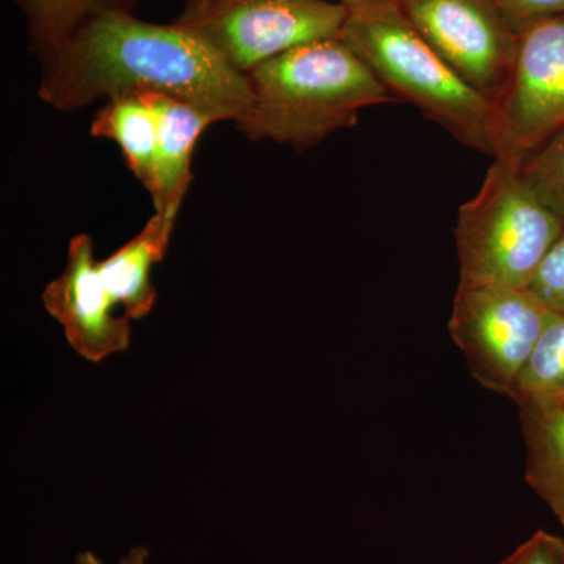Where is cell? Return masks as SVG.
<instances>
[{
    "mask_svg": "<svg viewBox=\"0 0 564 564\" xmlns=\"http://www.w3.org/2000/svg\"><path fill=\"white\" fill-rule=\"evenodd\" d=\"M43 61L40 95L58 109L132 91L162 93L237 124L252 109L247 74L180 20L152 24L129 10L101 11Z\"/></svg>",
    "mask_w": 564,
    "mask_h": 564,
    "instance_id": "cell-1",
    "label": "cell"
},
{
    "mask_svg": "<svg viewBox=\"0 0 564 564\" xmlns=\"http://www.w3.org/2000/svg\"><path fill=\"white\" fill-rule=\"evenodd\" d=\"M252 109L239 129L299 150L350 128L367 107L391 93L340 39L315 41L278 55L247 74Z\"/></svg>",
    "mask_w": 564,
    "mask_h": 564,
    "instance_id": "cell-2",
    "label": "cell"
},
{
    "mask_svg": "<svg viewBox=\"0 0 564 564\" xmlns=\"http://www.w3.org/2000/svg\"><path fill=\"white\" fill-rule=\"evenodd\" d=\"M339 39L388 88L470 150L492 155V106L455 73L404 13L400 0L345 2Z\"/></svg>",
    "mask_w": 564,
    "mask_h": 564,
    "instance_id": "cell-3",
    "label": "cell"
},
{
    "mask_svg": "<svg viewBox=\"0 0 564 564\" xmlns=\"http://www.w3.org/2000/svg\"><path fill=\"white\" fill-rule=\"evenodd\" d=\"M563 236V223L530 191L521 166L494 159L480 191L459 207V284L529 289Z\"/></svg>",
    "mask_w": 564,
    "mask_h": 564,
    "instance_id": "cell-4",
    "label": "cell"
},
{
    "mask_svg": "<svg viewBox=\"0 0 564 564\" xmlns=\"http://www.w3.org/2000/svg\"><path fill=\"white\" fill-rule=\"evenodd\" d=\"M552 315L529 289L458 284L448 333L475 380L510 397Z\"/></svg>",
    "mask_w": 564,
    "mask_h": 564,
    "instance_id": "cell-5",
    "label": "cell"
},
{
    "mask_svg": "<svg viewBox=\"0 0 564 564\" xmlns=\"http://www.w3.org/2000/svg\"><path fill=\"white\" fill-rule=\"evenodd\" d=\"M564 126V17L521 31L507 87L492 106L494 159L521 166Z\"/></svg>",
    "mask_w": 564,
    "mask_h": 564,
    "instance_id": "cell-6",
    "label": "cell"
},
{
    "mask_svg": "<svg viewBox=\"0 0 564 564\" xmlns=\"http://www.w3.org/2000/svg\"><path fill=\"white\" fill-rule=\"evenodd\" d=\"M345 18L347 7L337 0H218L203 17L182 22L248 74L303 44L339 39Z\"/></svg>",
    "mask_w": 564,
    "mask_h": 564,
    "instance_id": "cell-7",
    "label": "cell"
},
{
    "mask_svg": "<svg viewBox=\"0 0 564 564\" xmlns=\"http://www.w3.org/2000/svg\"><path fill=\"white\" fill-rule=\"evenodd\" d=\"M423 39L494 106L502 96L521 29L496 0H400Z\"/></svg>",
    "mask_w": 564,
    "mask_h": 564,
    "instance_id": "cell-8",
    "label": "cell"
},
{
    "mask_svg": "<svg viewBox=\"0 0 564 564\" xmlns=\"http://www.w3.org/2000/svg\"><path fill=\"white\" fill-rule=\"evenodd\" d=\"M43 303L73 350L87 361L101 362L131 345V321L117 315L102 293L88 234L70 240L65 270L44 289Z\"/></svg>",
    "mask_w": 564,
    "mask_h": 564,
    "instance_id": "cell-9",
    "label": "cell"
},
{
    "mask_svg": "<svg viewBox=\"0 0 564 564\" xmlns=\"http://www.w3.org/2000/svg\"><path fill=\"white\" fill-rule=\"evenodd\" d=\"M139 93L158 122V154L150 188L155 212L176 217L191 185V163L196 141L204 129L217 122L191 104L158 91Z\"/></svg>",
    "mask_w": 564,
    "mask_h": 564,
    "instance_id": "cell-10",
    "label": "cell"
},
{
    "mask_svg": "<svg viewBox=\"0 0 564 564\" xmlns=\"http://www.w3.org/2000/svg\"><path fill=\"white\" fill-rule=\"evenodd\" d=\"M176 217L155 212L135 237L98 262L102 293L115 311L121 307L129 321L147 317L158 300L151 282L152 267L165 258Z\"/></svg>",
    "mask_w": 564,
    "mask_h": 564,
    "instance_id": "cell-11",
    "label": "cell"
},
{
    "mask_svg": "<svg viewBox=\"0 0 564 564\" xmlns=\"http://www.w3.org/2000/svg\"><path fill=\"white\" fill-rule=\"evenodd\" d=\"M525 481L564 529V410H519Z\"/></svg>",
    "mask_w": 564,
    "mask_h": 564,
    "instance_id": "cell-12",
    "label": "cell"
},
{
    "mask_svg": "<svg viewBox=\"0 0 564 564\" xmlns=\"http://www.w3.org/2000/svg\"><path fill=\"white\" fill-rule=\"evenodd\" d=\"M91 135L110 139L121 148L129 170L150 191L158 154V122L139 93L113 96L96 113Z\"/></svg>",
    "mask_w": 564,
    "mask_h": 564,
    "instance_id": "cell-13",
    "label": "cell"
},
{
    "mask_svg": "<svg viewBox=\"0 0 564 564\" xmlns=\"http://www.w3.org/2000/svg\"><path fill=\"white\" fill-rule=\"evenodd\" d=\"M508 399L519 410H564V317L552 315Z\"/></svg>",
    "mask_w": 564,
    "mask_h": 564,
    "instance_id": "cell-14",
    "label": "cell"
},
{
    "mask_svg": "<svg viewBox=\"0 0 564 564\" xmlns=\"http://www.w3.org/2000/svg\"><path fill=\"white\" fill-rule=\"evenodd\" d=\"M41 57L57 51L82 25L106 10H129L132 0H18Z\"/></svg>",
    "mask_w": 564,
    "mask_h": 564,
    "instance_id": "cell-15",
    "label": "cell"
},
{
    "mask_svg": "<svg viewBox=\"0 0 564 564\" xmlns=\"http://www.w3.org/2000/svg\"><path fill=\"white\" fill-rule=\"evenodd\" d=\"M521 176L564 226V126L525 159Z\"/></svg>",
    "mask_w": 564,
    "mask_h": 564,
    "instance_id": "cell-16",
    "label": "cell"
},
{
    "mask_svg": "<svg viewBox=\"0 0 564 564\" xmlns=\"http://www.w3.org/2000/svg\"><path fill=\"white\" fill-rule=\"evenodd\" d=\"M529 291L549 313L564 317V236L545 256Z\"/></svg>",
    "mask_w": 564,
    "mask_h": 564,
    "instance_id": "cell-17",
    "label": "cell"
},
{
    "mask_svg": "<svg viewBox=\"0 0 564 564\" xmlns=\"http://www.w3.org/2000/svg\"><path fill=\"white\" fill-rule=\"evenodd\" d=\"M500 564H564V540L538 530Z\"/></svg>",
    "mask_w": 564,
    "mask_h": 564,
    "instance_id": "cell-18",
    "label": "cell"
},
{
    "mask_svg": "<svg viewBox=\"0 0 564 564\" xmlns=\"http://www.w3.org/2000/svg\"><path fill=\"white\" fill-rule=\"evenodd\" d=\"M519 29L545 18L564 17V0H496Z\"/></svg>",
    "mask_w": 564,
    "mask_h": 564,
    "instance_id": "cell-19",
    "label": "cell"
},
{
    "mask_svg": "<svg viewBox=\"0 0 564 564\" xmlns=\"http://www.w3.org/2000/svg\"><path fill=\"white\" fill-rule=\"evenodd\" d=\"M218 0H185V11L180 18L181 21H192L203 17Z\"/></svg>",
    "mask_w": 564,
    "mask_h": 564,
    "instance_id": "cell-20",
    "label": "cell"
},
{
    "mask_svg": "<svg viewBox=\"0 0 564 564\" xmlns=\"http://www.w3.org/2000/svg\"><path fill=\"white\" fill-rule=\"evenodd\" d=\"M337 2H343V3H345V2H352V0H337Z\"/></svg>",
    "mask_w": 564,
    "mask_h": 564,
    "instance_id": "cell-21",
    "label": "cell"
}]
</instances>
